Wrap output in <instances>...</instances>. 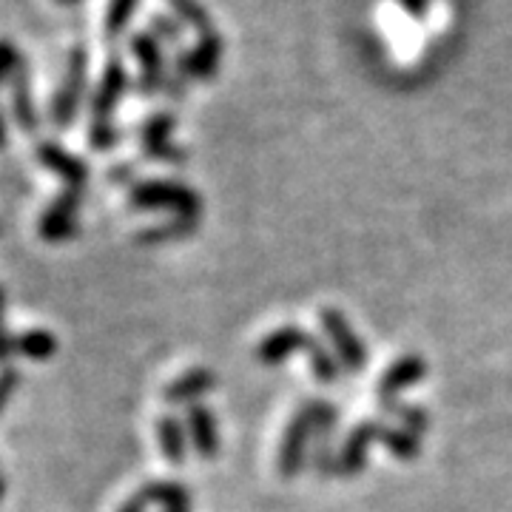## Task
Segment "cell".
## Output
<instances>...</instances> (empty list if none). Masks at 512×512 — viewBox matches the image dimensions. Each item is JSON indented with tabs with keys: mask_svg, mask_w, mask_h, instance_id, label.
Listing matches in <instances>:
<instances>
[{
	"mask_svg": "<svg viewBox=\"0 0 512 512\" xmlns=\"http://www.w3.org/2000/svg\"><path fill=\"white\" fill-rule=\"evenodd\" d=\"M37 160L72 188H86V183H89V163L69 154L66 148L57 146V143H49V140L40 143L37 146Z\"/></svg>",
	"mask_w": 512,
	"mask_h": 512,
	"instance_id": "13",
	"label": "cell"
},
{
	"mask_svg": "<svg viewBox=\"0 0 512 512\" xmlns=\"http://www.w3.org/2000/svg\"><path fill=\"white\" fill-rule=\"evenodd\" d=\"M128 89V72L120 57H111L103 69V77L97 83V92L92 97V123H111L114 111L120 106L123 94Z\"/></svg>",
	"mask_w": 512,
	"mask_h": 512,
	"instance_id": "9",
	"label": "cell"
},
{
	"mask_svg": "<svg viewBox=\"0 0 512 512\" xmlns=\"http://www.w3.org/2000/svg\"><path fill=\"white\" fill-rule=\"evenodd\" d=\"M12 114L18 120L23 134H35L40 128V114L35 106V94H32V80H29V69L23 63V69L15 74L12 80Z\"/></svg>",
	"mask_w": 512,
	"mask_h": 512,
	"instance_id": "16",
	"label": "cell"
},
{
	"mask_svg": "<svg viewBox=\"0 0 512 512\" xmlns=\"http://www.w3.org/2000/svg\"><path fill=\"white\" fill-rule=\"evenodd\" d=\"M3 305H6V296H3V291H0V311H3Z\"/></svg>",
	"mask_w": 512,
	"mask_h": 512,
	"instance_id": "33",
	"label": "cell"
},
{
	"mask_svg": "<svg viewBox=\"0 0 512 512\" xmlns=\"http://www.w3.org/2000/svg\"><path fill=\"white\" fill-rule=\"evenodd\" d=\"M137 6H140V0H109L106 18H103V37L117 40V37L126 35L128 23L134 18Z\"/></svg>",
	"mask_w": 512,
	"mask_h": 512,
	"instance_id": "20",
	"label": "cell"
},
{
	"mask_svg": "<svg viewBox=\"0 0 512 512\" xmlns=\"http://www.w3.org/2000/svg\"><path fill=\"white\" fill-rule=\"evenodd\" d=\"M165 512H191V507H180V510H165Z\"/></svg>",
	"mask_w": 512,
	"mask_h": 512,
	"instance_id": "34",
	"label": "cell"
},
{
	"mask_svg": "<svg viewBox=\"0 0 512 512\" xmlns=\"http://www.w3.org/2000/svg\"><path fill=\"white\" fill-rule=\"evenodd\" d=\"M15 353L32 362H49L57 353V339L49 330L35 328L15 336Z\"/></svg>",
	"mask_w": 512,
	"mask_h": 512,
	"instance_id": "17",
	"label": "cell"
},
{
	"mask_svg": "<svg viewBox=\"0 0 512 512\" xmlns=\"http://www.w3.org/2000/svg\"><path fill=\"white\" fill-rule=\"evenodd\" d=\"M146 504H148L146 498L137 493L134 498H131V501H126V504L120 507V512H143V507H146Z\"/></svg>",
	"mask_w": 512,
	"mask_h": 512,
	"instance_id": "29",
	"label": "cell"
},
{
	"mask_svg": "<svg viewBox=\"0 0 512 512\" xmlns=\"http://www.w3.org/2000/svg\"><path fill=\"white\" fill-rule=\"evenodd\" d=\"M424 376H427V362L421 359L419 353H407V356H402L396 365L384 373L382 382L376 387L382 407H393V404H396V396H402L407 387L419 384Z\"/></svg>",
	"mask_w": 512,
	"mask_h": 512,
	"instance_id": "12",
	"label": "cell"
},
{
	"mask_svg": "<svg viewBox=\"0 0 512 512\" xmlns=\"http://www.w3.org/2000/svg\"><path fill=\"white\" fill-rule=\"evenodd\" d=\"M131 205L140 211H154V208H171L177 220L200 222L202 200L194 188L183 183H168V180H148L131 188Z\"/></svg>",
	"mask_w": 512,
	"mask_h": 512,
	"instance_id": "2",
	"label": "cell"
},
{
	"mask_svg": "<svg viewBox=\"0 0 512 512\" xmlns=\"http://www.w3.org/2000/svg\"><path fill=\"white\" fill-rule=\"evenodd\" d=\"M131 46V55L137 60V69H140V92L143 94H157L165 89V57H163V43L151 32H137L128 40Z\"/></svg>",
	"mask_w": 512,
	"mask_h": 512,
	"instance_id": "8",
	"label": "cell"
},
{
	"mask_svg": "<svg viewBox=\"0 0 512 512\" xmlns=\"http://www.w3.org/2000/svg\"><path fill=\"white\" fill-rule=\"evenodd\" d=\"M336 419H339V410L328 402H308L299 407V413L293 416L282 444H279V458H276V467H279V476L293 478L302 473L305 467V453H308V441L313 436L319 439H328L330 433L336 430Z\"/></svg>",
	"mask_w": 512,
	"mask_h": 512,
	"instance_id": "1",
	"label": "cell"
},
{
	"mask_svg": "<svg viewBox=\"0 0 512 512\" xmlns=\"http://www.w3.org/2000/svg\"><path fill=\"white\" fill-rule=\"evenodd\" d=\"M148 32L157 37L160 43H180V37H183V23L177 18H171V15H154Z\"/></svg>",
	"mask_w": 512,
	"mask_h": 512,
	"instance_id": "24",
	"label": "cell"
},
{
	"mask_svg": "<svg viewBox=\"0 0 512 512\" xmlns=\"http://www.w3.org/2000/svg\"><path fill=\"white\" fill-rule=\"evenodd\" d=\"M197 228V222H165V225H157V228H148V231H140L137 234V242H168V239L185 237Z\"/></svg>",
	"mask_w": 512,
	"mask_h": 512,
	"instance_id": "22",
	"label": "cell"
},
{
	"mask_svg": "<svg viewBox=\"0 0 512 512\" xmlns=\"http://www.w3.org/2000/svg\"><path fill=\"white\" fill-rule=\"evenodd\" d=\"M83 191L86 188L66 185L57 194V200L43 211L37 231H40V237L46 239V242H66V239L74 237V231H77V220L74 217H77V208L83 205Z\"/></svg>",
	"mask_w": 512,
	"mask_h": 512,
	"instance_id": "6",
	"label": "cell"
},
{
	"mask_svg": "<svg viewBox=\"0 0 512 512\" xmlns=\"http://www.w3.org/2000/svg\"><path fill=\"white\" fill-rule=\"evenodd\" d=\"M6 146V123H3V111H0V148Z\"/></svg>",
	"mask_w": 512,
	"mask_h": 512,
	"instance_id": "30",
	"label": "cell"
},
{
	"mask_svg": "<svg viewBox=\"0 0 512 512\" xmlns=\"http://www.w3.org/2000/svg\"><path fill=\"white\" fill-rule=\"evenodd\" d=\"M23 69V57L12 40H0V86L6 80H15V74Z\"/></svg>",
	"mask_w": 512,
	"mask_h": 512,
	"instance_id": "23",
	"label": "cell"
},
{
	"mask_svg": "<svg viewBox=\"0 0 512 512\" xmlns=\"http://www.w3.org/2000/svg\"><path fill=\"white\" fill-rule=\"evenodd\" d=\"M157 436H160V447H163V456L171 461V464H183L185 461V424L174 413H165L160 416V424H157Z\"/></svg>",
	"mask_w": 512,
	"mask_h": 512,
	"instance_id": "19",
	"label": "cell"
},
{
	"mask_svg": "<svg viewBox=\"0 0 512 512\" xmlns=\"http://www.w3.org/2000/svg\"><path fill=\"white\" fill-rule=\"evenodd\" d=\"M165 3L171 6V12L177 15L180 23L191 26L200 37L217 35V32H220V29L214 26V18H211V12L205 9L202 0H165Z\"/></svg>",
	"mask_w": 512,
	"mask_h": 512,
	"instance_id": "18",
	"label": "cell"
},
{
	"mask_svg": "<svg viewBox=\"0 0 512 512\" xmlns=\"http://www.w3.org/2000/svg\"><path fill=\"white\" fill-rule=\"evenodd\" d=\"M60 6H74V3H80V0H55Z\"/></svg>",
	"mask_w": 512,
	"mask_h": 512,
	"instance_id": "31",
	"label": "cell"
},
{
	"mask_svg": "<svg viewBox=\"0 0 512 512\" xmlns=\"http://www.w3.org/2000/svg\"><path fill=\"white\" fill-rule=\"evenodd\" d=\"M3 495H6V481L0 478V501H3Z\"/></svg>",
	"mask_w": 512,
	"mask_h": 512,
	"instance_id": "32",
	"label": "cell"
},
{
	"mask_svg": "<svg viewBox=\"0 0 512 512\" xmlns=\"http://www.w3.org/2000/svg\"><path fill=\"white\" fill-rule=\"evenodd\" d=\"M12 356H18L15 353V336H9L3 325H0V362H6V359H12Z\"/></svg>",
	"mask_w": 512,
	"mask_h": 512,
	"instance_id": "28",
	"label": "cell"
},
{
	"mask_svg": "<svg viewBox=\"0 0 512 512\" xmlns=\"http://www.w3.org/2000/svg\"><path fill=\"white\" fill-rule=\"evenodd\" d=\"M222 52H225V43H222L220 32H217V35L200 37L191 49H185V52H180V57H177L174 72L180 77V83L211 80L214 74L220 72Z\"/></svg>",
	"mask_w": 512,
	"mask_h": 512,
	"instance_id": "5",
	"label": "cell"
},
{
	"mask_svg": "<svg viewBox=\"0 0 512 512\" xmlns=\"http://www.w3.org/2000/svg\"><path fill=\"white\" fill-rule=\"evenodd\" d=\"M214 387H217V376L208 367H194V370L183 373L177 382L168 384L163 390V396L168 404H188V407H194L197 399L208 396Z\"/></svg>",
	"mask_w": 512,
	"mask_h": 512,
	"instance_id": "15",
	"label": "cell"
},
{
	"mask_svg": "<svg viewBox=\"0 0 512 512\" xmlns=\"http://www.w3.org/2000/svg\"><path fill=\"white\" fill-rule=\"evenodd\" d=\"M89 143H92V148H97V151H109V148H114V143H117V128H114V123H92V128H89Z\"/></svg>",
	"mask_w": 512,
	"mask_h": 512,
	"instance_id": "25",
	"label": "cell"
},
{
	"mask_svg": "<svg viewBox=\"0 0 512 512\" xmlns=\"http://www.w3.org/2000/svg\"><path fill=\"white\" fill-rule=\"evenodd\" d=\"M399 6H402L410 18L416 20H424L427 18V12H430V0H399Z\"/></svg>",
	"mask_w": 512,
	"mask_h": 512,
	"instance_id": "27",
	"label": "cell"
},
{
	"mask_svg": "<svg viewBox=\"0 0 512 512\" xmlns=\"http://www.w3.org/2000/svg\"><path fill=\"white\" fill-rule=\"evenodd\" d=\"M185 427L194 441V453L205 461L220 456V427L214 421V413L205 404H194L185 413Z\"/></svg>",
	"mask_w": 512,
	"mask_h": 512,
	"instance_id": "14",
	"label": "cell"
},
{
	"mask_svg": "<svg viewBox=\"0 0 512 512\" xmlns=\"http://www.w3.org/2000/svg\"><path fill=\"white\" fill-rule=\"evenodd\" d=\"M18 384H20L18 367H3V370H0V413H3V407L9 404V399L15 396Z\"/></svg>",
	"mask_w": 512,
	"mask_h": 512,
	"instance_id": "26",
	"label": "cell"
},
{
	"mask_svg": "<svg viewBox=\"0 0 512 512\" xmlns=\"http://www.w3.org/2000/svg\"><path fill=\"white\" fill-rule=\"evenodd\" d=\"M174 126H177L174 114H168V111L151 114L146 123L140 126V146H143V154L151 157V160H160V163H185L188 160V151L171 140Z\"/></svg>",
	"mask_w": 512,
	"mask_h": 512,
	"instance_id": "7",
	"label": "cell"
},
{
	"mask_svg": "<svg viewBox=\"0 0 512 512\" xmlns=\"http://www.w3.org/2000/svg\"><path fill=\"white\" fill-rule=\"evenodd\" d=\"M319 319H322L325 336H328L330 345L336 350L339 365L345 367V370H350V373H359V370L367 365V350L365 342H362V339L353 333V328H350L345 313L336 311V308H322Z\"/></svg>",
	"mask_w": 512,
	"mask_h": 512,
	"instance_id": "4",
	"label": "cell"
},
{
	"mask_svg": "<svg viewBox=\"0 0 512 512\" xmlns=\"http://www.w3.org/2000/svg\"><path fill=\"white\" fill-rule=\"evenodd\" d=\"M313 336L311 333H305L302 328H296V325H285V328H276L274 333H268L259 345H256V362H262V365H282L288 356H293L296 350H305V356H308V350H311Z\"/></svg>",
	"mask_w": 512,
	"mask_h": 512,
	"instance_id": "11",
	"label": "cell"
},
{
	"mask_svg": "<svg viewBox=\"0 0 512 512\" xmlns=\"http://www.w3.org/2000/svg\"><path fill=\"white\" fill-rule=\"evenodd\" d=\"M384 430H387L384 421H362V424L350 433L348 441H345V447H342V453L336 458V473H333V476H359V473L365 470L367 447L376 444V441L382 444Z\"/></svg>",
	"mask_w": 512,
	"mask_h": 512,
	"instance_id": "10",
	"label": "cell"
},
{
	"mask_svg": "<svg viewBox=\"0 0 512 512\" xmlns=\"http://www.w3.org/2000/svg\"><path fill=\"white\" fill-rule=\"evenodd\" d=\"M86 80H89V49L86 46H74L69 57H66V72H63V83L52 97V109L49 117L60 131L72 128L80 100L86 94Z\"/></svg>",
	"mask_w": 512,
	"mask_h": 512,
	"instance_id": "3",
	"label": "cell"
},
{
	"mask_svg": "<svg viewBox=\"0 0 512 512\" xmlns=\"http://www.w3.org/2000/svg\"><path fill=\"white\" fill-rule=\"evenodd\" d=\"M384 410H387V413H393L396 419L402 421V430L413 433V436L427 433V427H430V416H427V410H421V407L393 404V407H384Z\"/></svg>",
	"mask_w": 512,
	"mask_h": 512,
	"instance_id": "21",
	"label": "cell"
}]
</instances>
